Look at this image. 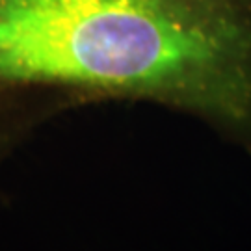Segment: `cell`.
I'll return each instance as SVG.
<instances>
[{
  "label": "cell",
  "instance_id": "obj_1",
  "mask_svg": "<svg viewBox=\"0 0 251 251\" xmlns=\"http://www.w3.org/2000/svg\"><path fill=\"white\" fill-rule=\"evenodd\" d=\"M99 102L177 112L251 154V0H0V171Z\"/></svg>",
  "mask_w": 251,
  "mask_h": 251
}]
</instances>
